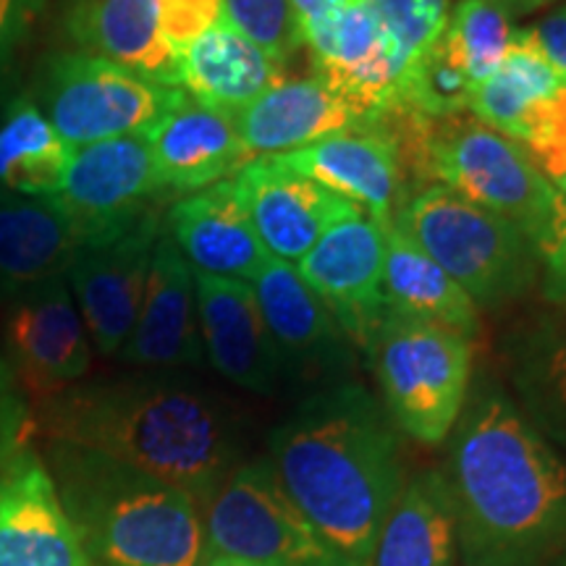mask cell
I'll use <instances>...</instances> for the list:
<instances>
[{"mask_svg": "<svg viewBox=\"0 0 566 566\" xmlns=\"http://www.w3.org/2000/svg\"><path fill=\"white\" fill-rule=\"evenodd\" d=\"M281 80H286L283 69L239 32L229 17L179 55V90L192 101L223 113L244 108Z\"/></svg>", "mask_w": 566, "mask_h": 566, "instance_id": "obj_26", "label": "cell"}, {"mask_svg": "<svg viewBox=\"0 0 566 566\" xmlns=\"http://www.w3.org/2000/svg\"><path fill=\"white\" fill-rule=\"evenodd\" d=\"M202 522L208 556L254 566H344L283 493L268 457L233 467L202 509Z\"/></svg>", "mask_w": 566, "mask_h": 566, "instance_id": "obj_9", "label": "cell"}, {"mask_svg": "<svg viewBox=\"0 0 566 566\" xmlns=\"http://www.w3.org/2000/svg\"><path fill=\"white\" fill-rule=\"evenodd\" d=\"M554 187L558 189V192H564V195H566V176H562V179H556Z\"/></svg>", "mask_w": 566, "mask_h": 566, "instance_id": "obj_42", "label": "cell"}, {"mask_svg": "<svg viewBox=\"0 0 566 566\" xmlns=\"http://www.w3.org/2000/svg\"><path fill=\"white\" fill-rule=\"evenodd\" d=\"M558 87L564 84L556 80L543 55L535 51L525 27H516L512 48L499 63V69L472 87L467 113L512 139L530 105L548 97Z\"/></svg>", "mask_w": 566, "mask_h": 566, "instance_id": "obj_30", "label": "cell"}, {"mask_svg": "<svg viewBox=\"0 0 566 566\" xmlns=\"http://www.w3.org/2000/svg\"><path fill=\"white\" fill-rule=\"evenodd\" d=\"M0 346L19 386L34 399L82 384L92 367V342L66 275L6 300Z\"/></svg>", "mask_w": 566, "mask_h": 566, "instance_id": "obj_12", "label": "cell"}, {"mask_svg": "<svg viewBox=\"0 0 566 566\" xmlns=\"http://www.w3.org/2000/svg\"><path fill=\"white\" fill-rule=\"evenodd\" d=\"M163 226L197 273L252 283L271 258L231 179L176 200Z\"/></svg>", "mask_w": 566, "mask_h": 566, "instance_id": "obj_20", "label": "cell"}, {"mask_svg": "<svg viewBox=\"0 0 566 566\" xmlns=\"http://www.w3.org/2000/svg\"><path fill=\"white\" fill-rule=\"evenodd\" d=\"M391 223L449 273L478 310L499 313L527 300L541 281V260L525 231L438 184L409 195Z\"/></svg>", "mask_w": 566, "mask_h": 566, "instance_id": "obj_6", "label": "cell"}, {"mask_svg": "<svg viewBox=\"0 0 566 566\" xmlns=\"http://www.w3.org/2000/svg\"><path fill=\"white\" fill-rule=\"evenodd\" d=\"M195 286L205 363L250 394L273 396L286 388L252 283L195 271Z\"/></svg>", "mask_w": 566, "mask_h": 566, "instance_id": "obj_18", "label": "cell"}, {"mask_svg": "<svg viewBox=\"0 0 566 566\" xmlns=\"http://www.w3.org/2000/svg\"><path fill=\"white\" fill-rule=\"evenodd\" d=\"M233 189L271 258L296 265L328 229L363 212L275 158H254L231 176Z\"/></svg>", "mask_w": 566, "mask_h": 566, "instance_id": "obj_14", "label": "cell"}, {"mask_svg": "<svg viewBox=\"0 0 566 566\" xmlns=\"http://www.w3.org/2000/svg\"><path fill=\"white\" fill-rule=\"evenodd\" d=\"M160 195L147 139L132 134L74 147L66 179L53 200L84 233L150 208Z\"/></svg>", "mask_w": 566, "mask_h": 566, "instance_id": "obj_19", "label": "cell"}, {"mask_svg": "<svg viewBox=\"0 0 566 566\" xmlns=\"http://www.w3.org/2000/svg\"><path fill=\"white\" fill-rule=\"evenodd\" d=\"M40 428L51 441L97 451L179 488L205 509L244 462L229 401L187 370H137L48 396Z\"/></svg>", "mask_w": 566, "mask_h": 566, "instance_id": "obj_2", "label": "cell"}, {"mask_svg": "<svg viewBox=\"0 0 566 566\" xmlns=\"http://www.w3.org/2000/svg\"><path fill=\"white\" fill-rule=\"evenodd\" d=\"M48 467L92 566H202V509L129 464L51 441Z\"/></svg>", "mask_w": 566, "mask_h": 566, "instance_id": "obj_4", "label": "cell"}, {"mask_svg": "<svg viewBox=\"0 0 566 566\" xmlns=\"http://www.w3.org/2000/svg\"><path fill=\"white\" fill-rule=\"evenodd\" d=\"M66 32L84 53L179 87V55L160 34L158 0H74L66 11Z\"/></svg>", "mask_w": 566, "mask_h": 566, "instance_id": "obj_25", "label": "cell"}, {"mask_svg": "<svg viewBox=\"0 0 566 566\" xmlns=\"http://www.w3.org/2000/svg\"><path fill=\"white\" fill-rule=\"evenodd\" d=\"M223 19V0H158L160 34L176 55Z\"/></svg>", "mask_w": 566, "mask_h": 566, "instance_id": "obj_36", "label": "cell"}, {"mask_svg": "<svg viewBox=\"0 0 566 566\" xmlns=\"http://www.w3.org/2000/svg\"><path fill=\"white\" fill-rule=\"evenodd\" d=\"M231 116L247 160L302 150L365 124L363 113L317 76L281 80Z\"/></svg>", "mask_w": 566, "mask_h": 566, "instance_id": "obj_23", "label": "cell"}, {"mask_svg": "<svg viewBox=\"0 0 566 566\" xmlns=\"http://www.w3.org/2000/svg\"><path fill=\"white\" fill-rule=\"evenodd\" d=\"M45 11L48 0H0V76L32 40Z\"/></svg>", "mask_w": 566, "mask_h": 566, "instance_id": "obj_38", "label": "cell"}, {"mask_svg": "<svg viewBox=\"0 0 566 566\" xmlns=\"http://www.w3.org/2000/svg\"><path fill=\"white\" fill-rule=\"evenodd\" d=\"M457 514L438 467L407 478L380 530L370 566H454Z\"/></svg>", "mask_w": 566, "mask_h": 566, "instance_id": "obj_27", "label": "cell"}, {"mask_svg": "<svg viewBox=\"0 0 566 566\" xmlns=\"http://www.w3.org/2000/svg\"><path fill=\"white\" fill-rule=\"evenodd\" d=\"M34 417L24 388L19 386L17 373L0 346V462L30 446Z\"/></svg>", "mask_w": 566, "mask_h": 566, "instance_id": "obj_37", "label": "cell"}, {"mask_svg": "<svg viewBox=\"0 0 566 566\" xmlns=\"http://www.w3.org/2000/svg\"><path fill=\"white\" fill-rule=\"evenodd\" d=\"M202 566H254V564H247V562H233V558H218V556H208L205 558Z\"/></svg>", "mask_w": 566, "mask_h": 566, "instance_id": "obj_41", "label": "cell"}, {"mask_svg": "<svg viewBox=\"0 0 566 566\" xmlns=\"http://www.w3.org/2000/svg\"><path fill=\"white\" fill-rule=\"evenodd\" d=\"M0 566H92L32 446L0 462Z\"/></svg>", "mask_w": 566, "mask_h": 566, "instance_id": "obj_15", "label": "cell"}, {"mask_svg": "<svg viewBox=\"0 0 566 566\" xmlns=\"http://www.w3.org/2000/svg\"><path fill=\"white\" fill-rule=\"evenodd\" d=\"M74 145L55 132L30 92L0 113V187L27 197H53L66 179Z\"/></svg>", "mask_w": 566, "mask_h": 566, "instance_id": "obj_29", "label": "cell"}, {"mask_svg": "<svg viewBox=\"0 0 566 566\" xmlns=\"http://www.w3.org/2000/svg\"><path fill=\"white\" fill-rule=\"evenodd\" d=\"M32 101L69 145L150 132L187 92L166 87L122 63L84 51L42 55Z\"/></svg>", "mask_w": 566, "mask_h": 566, "instance_id": "obj_8", "label": "cell"}, {"mask_svg": "<svg viewBox=\"0 0 566 566\" xmlns=\"http://www.w3.org/2000/svg\"><path fill=\"white\" fill-rule=\"evenodd\" d=\"M537 260H541L543 302L566 307V195L556 192L551 212L535 239Z\"/></svg>", "mask_w": 566, "mask_h": 566, "instance_id": "obj_35", "label": "cell"}, {"mask_svg": "<svg viewBox=\"0 0 566 566\" xmlns=\"http://www.w3.org/2000/svg\"><path fill=\"white\" fill-rule=\"evenodd\" d=\"M388 38L415 66L441 42L449 24V0H367Z\"/></svg>", "mask_w": 566, "mask_h": 566, "instance_id": "obj_32", "label": "cell"}, {"mask_svg": "<svg viewBox=\"0 0 566 566\" xmlns=\"http://www.w3.org/2000/svg\"><path fill=\"white\" fill-rule=\"evenodd\" d=\"M551 181L566 176V87L530 105L512 134Z\"/></svg>", "mask_w": 566, "mask_h": 566, "instance_id": "obj_34", "label": "cell"}, {"mask_svg": "<svg viewBox=\"0 0 566 566\" xmlns=\"http://www.w3.org/2000/svg\"><path fill=\"white\" fill-rule=\"evenodd\" d=\"M252 289L289 388L310 394L315 388L354 380L357 349L328 307L304 283L296 265L268 258Z\"/></svg>", "mask_w": 566, "mask_h": 566, "instance_id": "obj_11", "label": "cell"}, {"mask_svg": "<svg viewBox=\"0 0 566 566\" xmlns=\"http://www.w3.org/2000/svg\"><path fill=\"white\" fill-rule=\"evenodd\" d=\"M268 462L342 564L370 566L407 483L401 433L378 396L357 380L302 394L268 436Z\"/></svg>", "mask_w": 566, "mask_h": 566, "instance_id": "obj_3", "label": "cell"}, {"mask_svg": "<svg viewBox=\"0 0 566 566\" xmlns=\"http://www.w3.org/2000/svg\"><path fill=\"white\" fill-rule=\"evenodd\" d=\"M501 363L520 412L566 451V307L546 304L509 325Z\"/></svg>", "mask_w": 566, "mask_h": 566, "instance_id": "obj_21", "label": "cell"}, {"mask_svg": "<svg viewBox=\"0 0 566 566\" xmlns=\"http://www.w3.org/2000/svg\"><path fill=\"white\" fill-rule=\"evenodd\" d=\"M80 242V226L53 197L0 187V300L63 279Z\"/></svg>", "mask_w": 566, "mask_h": 566, "instance_id": "obj_24", "label": "cell"}, {"mask_svg": "<svg viewBox=\"0 0 566 566\" xmlns=\"http://www.w3.org/2000/svg\"><path fill=\"white\" fill-rule=\"evenodd\" d=\"M223 6L231 24L263 48L279 69H286L304 48L289 0H223Z\"/></svg>", "mask_w": 566, "mask_h": 566, "instance_id": "obj_33", "label": "cell"}, {"mask_svg": "<svg viewBox=\"0 0 566 566\" xmlns=\"http://www.w3.org/2000/svg\"><path fill=\"white\" fill-rule=\"evenodd\" d=\"M485 3L495 6V9H501L509 19H512V17H527V13L546 9V6L554 3V0H485Z\"/></svg>", "mask_w": 566, "mask_h": 566, "instance_id": "obj_40", "label": "cell"}, {"mask_svg": "<svg viewBox=\"0 0 566 566\" xmlns=\"http://www.w3.org/2000/svg\"><path fill=\"white\" fill-rule=\"evenodd\" d=\"M525 32L535 51L543 55V61L556 74V80L566 87V6L551 11L537 24L525 27Z\"/></svg>", "mask_w": 566, "mask_h": 566, "instance_id": "obj_39", "label": "cell"}, {"mask_svg": "<svg viewBox=\"0 0 566 566\" xmlns=\"http://www.w3.org/2000/svg\"><path fill=\"white\" fill-rule=\"evenodd\" d=\"M401 436L441 446L462 415L472 384V338L388 310L363 352Z\"/></svg>", "mask_w": 566, "mask_h": 566, "instance_id": "obj_7", "label": "cell"}, {"mask_svg": "<svg viewBox=\"0 0 566 566\" xmlns=\"http://www.w3.org/2000/svg\"><path fill=\"white\" fill-rule=\"evenodd\" d=\"M273 158L344 197L378 223L394 221L396 210L412 195L396 142L375 122L352 126L302 150Z\"/></svg>", "mask_w": 566, "mask_h": 566, "instance_id": "obj_16", "label": "cell"}, {"mask_svg": "<svg viewBox=\"0 0 566 566\" xmlns=\"http://www.w3.org/2000/svg\"><path fill=\"white\" fill-rule=\"evenodd\" d=\"M160 231L163 212L150 205L124 221L82 233L66 281L90 342L103 357H118L132 336Z\"/></svg>", "mask_w": 566, "mask_h": 566, "instance_id": "obj_10", "label": "cell"}, {"mask_svg": "<svg viewBox=\"0 0 566 566\" xmlns=\"http://www.w3.org/2000/svg\"><path fill=\"white\" fill-rule=\"evenodd\" d=\"M467 566H566V459L493 373H472L438 467Z\"/></svg>", "mask_w": 566, "mask_h": 566, "instance_id": "obj_1", "label": "cell"}, {"mask_svg": "<svg viewBox=\"0 0 566 566\" xmlns=\"http://www.w3.org/2000/svg\"><path fill=\"white\" fill-rule=\"evenodd\" d=\"M514 30L512 19L485 0H459L449 11V24L438 48L475 87L504 61Z\"/></svg>", "mask_w": 566, "mask_h": 566, "instance_id": "obj_31", "label": "cell"}, {"mask_svg": "<svg viewBox=\"0 0 566 566\" xmlns=\"http://www.w3.org/2000/svg\"><path fill=\"white\" fill-rule=\"evenodd\" d=\"M142 137L150 147L163 192L195 195L231 179L250 163L231 113L208 108L189 95Z\"/></svg>", "mask_w": 566, "mask_h": 566, "instance_id": "obj_22", "label": "cell"}, {"mask_svg": "<svg viewBox=\"0 0 566 566\" xmlns=\"http://www.w3.org/2000/svg\"><path fill=\"white\" fill-rule=\"evenodd\" d=\"M384 263V223L367 212H354L338 221L296 263L304 283L336 317L357 352L367 349L388 313Z\"/></svg>", "mask_w": 566, "mask_h": 566, "instance_id": "obj_13", "label": "cell"}, {"mask_svg": "<svg viewBox=\"0 0 566 566\" xmlns=\"http://www.w3.org/2000/svg\"><path fill=\"white\" fill-rule=\"evenodd\" d=\"M137 370H197L205 365L195 268L163 226L132 336L118 352Z\"/></svg>", "mask_w": 566, "mask_h": 566, "instance_id": "obj_17", "label": "cell"}, {"mask_svg": "<svg viewBox=\"0 0 566 566\" xmlns=\"http://www.w3.org/2000/svg\"><path fill=\"white\" fill-rule=\"evenodd\" d=\"M384 292L388 310L475 338L480 334V310L462 292V286L391 221L384 223Z\"/></svg>", "mask_w": 566, "mask_h": 566, "instance_id": "obj_28", "label": "cell"}, {"mask_svg": "<svg viewBox=\"0 0 566 566\" xmlns=\"http://www.w3.org/2000/svg\"><path fill=\"white\" fill-rule=\"evenodd\" d=\"M391 134L412 192L438 184L537 239L558 189L522 145L472 113L430 118L394 108L375 118Z\"/></svg>", "mask_w": 566, "mask_h": 566, "instance_id": "obj_5", "label": "cell"}]
</instances>
